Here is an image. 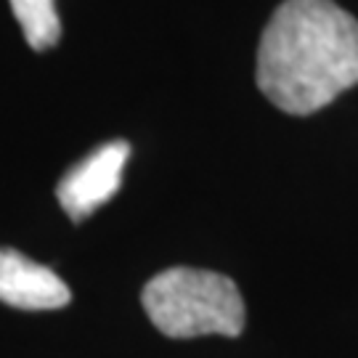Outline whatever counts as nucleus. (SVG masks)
<instances>
[{"instance_id": "f257e3e1", "label": "nucleus", "mask_w": 358, "mask_h": 358, "mask_svg": "<svg viewBox=\"0 0 358 358\" xmlns=\"http://www.w3.org/2000/svg\"><path fill=\"white\" fill-rule=\"evenodd\" d=\"M257 88L306 117L358 85V22L334 0H284L257 45Z\"/></svg>"}, {"instance_id": "f03ea898", "label": "nucleus", "mask_w": 358, "mask_h": 358, "mask_svg": "<svg viewBox=\"0 0 358 358\" xmlns=\"http://www.w3.org/2000/svg\"><path fill=\"white\" fill-rule=\"evenodd\" d=\"M141 303L154 327L176 340L205 334L239 337L244 329L239 287L215 271L186 266L162 271L143 287Z\"/></svg>"}, {"instance_id": "7ed1b4c3", "label": "nucleus", "mask_w": 358, "mask_h": 358, "mask_svg": "<svg viewBox=\"0 0 358 358\" xmlns=\"http://www.w3.org/2000/svg\"><path fill=\"white\" fill-rule=\"evenodd\" d=\"M130 157L128 141H109L77 162L56 186V196L75 223H83L106 205L122 183V170Z\"/></svg>"}, {"instance_id": "20e7f679", "label": "nucleus", "mask_w": 358, "mask_h": 358, "mask_svg": "<svg viewBox=\"0 0 358 358\" xmlns=\"http://www.w3.org/2000/svg\"><path fill=\"white\" fill-rule=\"evenodd\" d=\"M0 300L22 310H56L72 300V292L48 266L0 247Z\"/></svg>"}, {"instance_id": "39448f33", "label": "nucleus", "mask_w": 358, "mask_h": 358, "mask_svg": "<svg viewBox=\"0 0 358 358\" xmlns=\"http://www.w3.org/2000/svg\"><path fill=\"white\" fill-rule=\"evenodd\" d=\"M11 11L32 51H48L62 40L56 0H11Z\"/></svg>"}]
</instances>
